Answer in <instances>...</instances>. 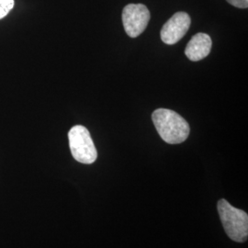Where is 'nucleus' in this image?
<instances>
[{"label": "nucleus", "instance_id": "f257e3e1", "mask_svg": "<svg viewBox=\"0 0 248 248\" xmlns=\"http://www.w3.org/2000/svg\"><path fill=\"white\" fill-rule=\"evenodd\" d=\"M152 120L160 137L169 144L185 142L189 135V124L174 110L158 108L153 112Z\"/></svg>", "mask_w": 248, "mask_h": 248}, {"label": "nucleus", "instance_id": "f03ea898", "mask_svg": "<svg viewBox=\"0 0 248 248\" xmlns=\"http://www.w3.org/2000/svg\"><path fill=\"white\" fill-rule=\"evenodd\" d=\"M218 213L222 226L229 238L238 243H245L248 237V213L232 206L226 200L219 201Z\"/></svg>", "mask_w": 248, "mask_h": 248}, {"label": "nucleus", "instance_id": "7ed1b4c3", "mask_svg": "<svg viewBox=\"0 0 248 248\" xmlns=\"http://www.w3.org/2000/svg\"><path fill=\"white\" fill-rule=\"evenodd\" d=\"M68 140L72 155L78 162L90 165L97 160L98 152L86 127L74 126L68 133Z\"/></svg>", "mask_w": 248, "mask_h": 248}, {"label": "nucleus", "instance_id": "20e7f679", "mask_svg": "<svg viewBox=\"0 0 248 248\" xmlns=\"http://www.w3.org/2000/svg\"><path fill=\"white\" fill-rule=\"evenodd\" d=\"M150 20V12L143 4H129L123 10V23L127 35H141Z\"/></svg>", "mask_w": 248, "mask_h": 248}, {"label": "nucleus", "instance_id": "39448f33", "mask_svg": "<svg viewBox=\"0 0 248 248\" xmlns=\"http://www.w3.org/2000/svg\"><path fill=\"white\" fill-rule=\"evenodd\" d=\"M191 24V18L186 12H177L164 24L161 39L167 45H175L186 35Z\"/></svg>", "mask_w": 248, "mask_h": 248}, {"label": "nucleus", "instance_id": "423d86ee", "mask_svg": "<svg viewBox=\"0 0 248 248\" xmlns=\"http://www.w3.org/2000/svg\"><path fill=\"white\" fill-rule=\"evenodd\" d=\"M213 42L211 37L206 33H197L188 42L185 49L186 57L192 61L198 62L207 57L212 50Z\"/></svg>", "mask_w": 248, "mask_h": 248}, {"label": "nucleus", "instance_id": "0eeeda50", "mask_svg": "<svg viewBox=\"0 0 248 248\" xmlns=\"http://www.w3.org/2000/svg\"><path fill=\"white\" fill-rule=\"evenodd\" d=\"M14 0H0V19L5 18L14 8Z\"/></svg>", "mask_w": 248, "mask_h": 248}, {"label": "nucleus", "instance_id": "6e6552de", "mask_svg": "<svg viewBox=\"0 0 248 248\" xmlns=\"http://www.w3.org/2000/svg\"><path fill=\"white\" fill-rule=\"evenodd\" d=\"M232 6L238 9H248V0H226Z\"/></svg>", "mask_w": 248, "mask_h": 248}]
</instances>
